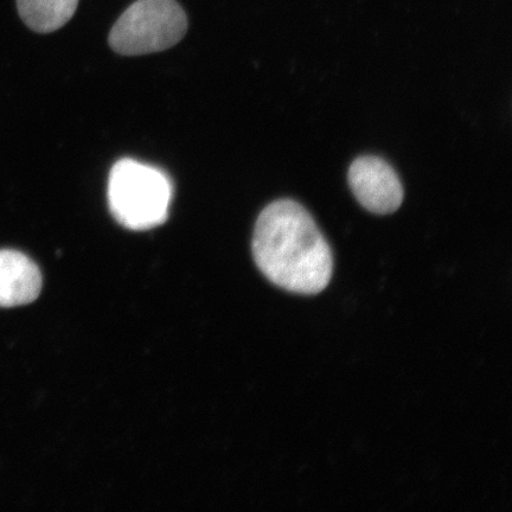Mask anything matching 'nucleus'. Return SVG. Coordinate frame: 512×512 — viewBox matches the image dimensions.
Masks as SVG:
<instances>
[{
	"mask_svg": "<svg viewBox=\"0 0 512 512\" xmlns=\"http://www.w3.org/2000/svg\"><path fill=\"white\" fill-rule=\"evenodd\" d=\"M108 207L121 226L147 230L169 217L172 183L155 166L124 158L113 165L108 177Z\"/></svg>",
	"mask_w": 512,
	"mask_h": 512,
	"instance_id": "obj_2",
	"label": "nucleus"
},
{
	"mask_svg": "<svg viewBox=\"0 0 512 512\" xmlns=\"http://www.w3.org/2000/svg\"><path fill=\"white\" fill-rule=\"evenodd\" d=\"M349 184L364 209L376 215H389L401 207L405 192L398 174L386 160L362 156L351 164Z\"/></svg>",
	"mask_w": 512,
	"mask_h": 512,
	"instance_id": "obj_4",
	"label": "nucleus"
},
{
	"mask_svg": "<svg viewBox=\"0 0 512 512\" xmlns=\"http://www.w3.org/2000/svg\"><path fill=\"white\" fill-rule=\"evenodd\" d=\"M187 30V15L176 0H137L114 24L108 41L120 55H147L176 46Z\"/></svg>",
	"mask_w": 512,
	"mask_h": 512,
	"instance_id": "obj_3",
	"label": "nucleus"
},
{
	"mask_svg": "<svg viewBox=\"0 0 512 512\" xmlns=\"http://www.w3.org/2000/svg\"><path fill=\"white\" fill-rule=\"evenodd\" d=\"M252 251L260 272L285 291L312 296L330 284V245L309 211L296 201H275L261 211Z\"/></svg>",
	"mask_w": 512,
	"mask_h": 512,
	"instance_id": "obj_1",
	"label": "nucleus"
},
{
	"mask_svg": "<svg viewBox=\"0 0 512 512\" xmlns=\"http://www.w3.org/2000/svg\"><path fill=\"white\" fill-rule=\"evenodd\" d=\"M42 283L40 268L28 255L15 249H0V307L35 302Z\"/></svg>",
	"mask_w": 512,
	"mask_h": 512,
	"instance_id": "obj_5",
	"label": "nucleus"
},
{
	"mask_svg": "<svg viewBox=\"0 0 512 512\" xmlns=\"http://www.w3.org/2000/svg\"><path fill=\"white\" fill-rule=\"evenodd\" d=\"M79 0H17L18 14L31 30L49 34L66 25Z\"/></svg>",
	"mask_w": 512,
	"mask_h": 512,
	"instance_id": "obj_6",
	"label": "nucleus"
}]
</instances>
